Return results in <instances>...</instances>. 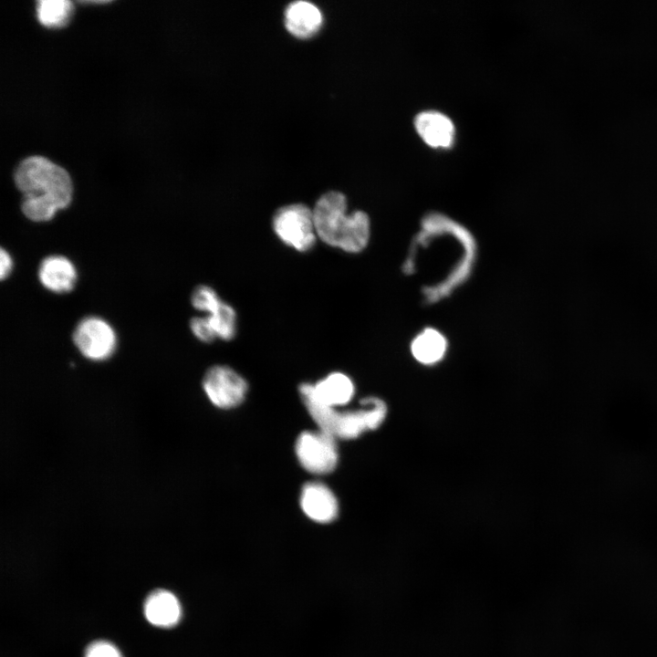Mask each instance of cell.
Segmentation results:
<instances>
[{
	"label": "cell",
	"instance_id": "obj_13",
	"mask_svg": "<svg viewBox=\"0 0 657 657\" xmlns=\"http://www.w3.org/2000/svg\"><path fill=\"white\" fill-rule=\"evenodd\" d=\"M322 14L312 3L296 1L291 3L285 12L287 29L297 37L313 36L321 26Z\"/></svg>",
	"mask_w": 657,
	"mask_h": 657
},
{
	"label": "cell",
	"instance_id": "obj_9",
	"mask_svg": "<svg viewBox=\"0 0 657 657\" xmlns=\"http://www.w3.org/2000/svg\"><path fill=\"white\" fill-rule=\"evenodd\" d=\"M303 512L318 523H329L338 515V502L331 490L322 483L306 484L300 495Z\"/></svg>",
	"mask_w": 657,
	"mask_h": 657
},
{
	"label": "cell",
	"instance_id": "obj_21",
	"mask_svg": "<svg viewBox=\"0 0 657 657\" xmlns=\"http://www.w3.org/2000/svg\"><path fill=\"white\" fill-rule=\"evenodd\" d=\"M0 262H1V269H0V276L1 278H5L9 273L12 270L13 267V261L8 254L7 251H5L4 248H1V254H0Z\"/></svg>",
	"mask_w": 657,
	"mask_h": 657
},
{
	"label": "cell",
	"instance_id": "obj_8",
	"mask_svg": "<svg viewBox=\"0 0 657 657\" xmlns=\"http://www.w3.org/2000/svg\"><path fill=\"white\" fill-rule=\"evenodd\" d=\"M299 392L300 396L308 397L318 404L334 408L350 401L354 394V385L347 375L334 372L316 384H301Z\"/></svg>",
	"mask_w": 657,
	"mask_h": 657
},
{
	"label": "cell",
	"instance_id": "obj_17",
	"mask_svg": "<svg viewBox=\"0 0 657 657\" xmlns=\"http://www.w3.org/2000/svg\"><path fill=\"white\" fill-rule=\"evenodd\" d=\"M216 337L230 340L235 335L236 315L234 308L222 302L218 308L207 316Z\"/></svg>",
	"mask_w": 657,
	"mask_h": 657
},
{
	"label": "cell",
	"instance_id": "obj_5",
	"mask_svg": "<svg viewBox=\"0 0 657 657\" xmlns=\"http://www.w3.org/2000/svg\"><path fill=\"white\" fill-rule=\"evenodd\" d=\"M73 341L84 357L96 361L110 358L117 346L113 328L98 317L80 320L73 332Z\"/></svg>",
	"mask_w": 657,
	"mask_h": 657
},
{
	"label": "cell",
	"instance_id": "obj_11",
	"mask_svg": "<svg viewBox=\"0 0 657 657\" xmlns=\"http://www.w3.org/2000/svg\"><path fill=\"white\" fill-rule=\"evenodd\" d=\"M143 611L147 620L154 626L171 628L182 618V606L169 590L157 589L146 598Z\"/></svg>",
	"mask_w": 657,
	"mask_h": 657
},
{
	"label": "cell",
	"instance_id": "obj_7",
	"mask_svg": "<svg viewBox=\"0 0 657 657\" xmlns=\"http://www.w3.org/2000/svg\"><path fill=\"white\" fill-rule=\"evenodd\" d=\"M347 199L339 192L323 194L312 211L317 235L327 245L337 247L339 233L347 217Z\"/></svg>",
	"mask_w": 657,
	"mask_h": 657
},
{
	"label": "cell",
	"instance_id": "obj_18",
	"mask_svg": "<svg viewBox=\"0 0 657 657\" xmlns=\"http://www.w3.org/2000/svg\"><path fill=\"white\" fill-rule=\"evenodd\" d=\"M222 302L215 291L207 286L196 287L192 295L194 308L207 312L208 315L214 312Z\"/></svg>",
	"mask_w": 657,
	"mask_h": 657
},
{
	"label": "cell",
	"instance_id": "obj_15",
	"mask_svg": "<svg viewBox=\"0 0 657 657\" xmlns=\"http://www.w3.org/2000/svg\"><path fill=\"white\" fill-rule=\"evenodd\" d=\"M446 347V339L439 331L426 328L416 336L411 349L413 357L419 362L433 364L443 359Z\"/></svg>",
	"mask_w": 657,
	"mask_h": 657
},
{
	"label": "cell",
	"instance_id": "obj_1",
	"mask_svg": "<svg viewBox=\"0 0 657 657\" xmlns=\"http://www.w3.org/2000/svg\"><path fill=\"white\" fill-rule=\"evenodd\" d=\"M15 182L23 193L22 211L30 220L45 222L66 208L72 197L68 173L42 156L22 161L15 172Z\"/></svg>",
	"mask_w": 657,
	"mask_h": 657
},
{
	"label": "cell",
	"instance_id": "obj_3",
	"mask_svg": "<svg viewBox=\"0 0 657 657\" xmlns=\"http://www.w3.org/2000/svg\"><path fill=\"white\" fill-rule=\"evenodd\" d=\"M273 228L279 239L299 252L311 249L316 242L313 213L303 203L278 209L273 217Z\"/></svg>",
	"mask_w": 657,
	"mask_h": 657
},
{
	"label": "cell",
	"instance_id": "obj_20",
	"mask_svg": "<svg viewBox=\"0 0 657 657\" xmlns=\"http://www.w3.org/2000/svg\"><path fill=\"white\" fill-rule=\"evenodd\" d=\"M190 327L193 335L203 342H211L216 338L207 317L192 318Z\"/></svg>",
	"mask_w": 657,
	"mask_h": 657
},
{
	"label": "cell",
	"instance_id": "obj_19",
	"mask_svg": "<svg viewBox=\"0 0 657 657\" xmlns=\"http://www.w3.org/2000/svg\"><path fill=\"white\" fill-rule=\"evenodd\" d=\"M84 657H122V655L113 643L96 641L87 647Z\"/></svg>",
	"mask_w": 657,
	"mask_h": 657
},
{
	"label": "cell",
	"instance_id": "obj_10",
	"mask_svg": "<svg viewBox=\"0 0 657 657\" xmlns=\"http://www.w3.org/2000/svg\"><path fill=\"white\" fill-rule=\"evenodd\" d=\"M417 132L430 146L450 147L454 140V125L445 114L436 110L420 112L414 120Z\"/></svg>",
	"mask_w": 657,
	"mask_h": 657
},
{
	"label": "cell",
	"instance_id": "obj_16",
	"mask_svg": "<svg viewBox=\"0 0 657 657\" xmlns=\"http://www.w3.org/2000/svg\"><path fill=\"white\" fill-rule=\"evenodd\" d=\"M72 13V3L68 0H40L36 14L39 22L47 27L65 26Z\"/></svg>",
	"mask_w": 657,
	"mask_h": 657
},
{
	"label": "cell",
	"instance_id": "obj_14",
	"mask_svg": "<svg viewBox=\"0 0 657 657\" xmlns=\"http://www.w3.org/2000/svg\"><path fill=\"white\" fill-rule=\"evenodd\" d=\"M370 219L366 213L355 211L348 214L339 235L337 247L349 252L363 250L370 239Z\"/></svg>",
	"mask_w": 657,
	"mask_h": 657
},
{
	"label": "cell",
	"instance_id": "obj_6",
	"mask_svg": "<svg viewBox=\"0 0 657 657\" xmlns=\"http://www.w3.org/2000/svg\"><path fill=\"white\" fill-rule=\"evenodd\" d=\"M203 390L213 404L229 409L245 399L247 383L243 377L226 366L210 368L203 381Z\"/></svg>",
	"mask_w": 657,
	"mask_h": 657
},
{
	"label": "cell",
	"instance_id": "obj_2",
	"mask_svg": "<svg viewBox=\"0 0 657 657\" xmlns=\"http://www.w3.org/2000/svg\"><path fill=\"white\" fill-rule=\"evenodd\" d=\"M301 399L320 430L334 438H356L367 430L378 428L386 415L383 402L372 397L361 402L366 408L355 412H338L308 397L301 396Z\"/></svg>",
	"mask_w": 657,
	"mask_h": 657
},
{
	"label": "cell",
	"instance_id": "obj_4",
	"mask_svg": "<svg viewBox=\"0 0 657 657\" xmlns=\"http://www.w3.org/2000/svg\"><path fill=\"white\" fill-rule=\"evenodd\" d=\"M296 454L300 464L312 474L330 473L338 462L335 438L321 430L302 433L296 443Z\"/></svg>",
	"mask_w": 657,
	"mask_h": 657
},
{
	"label": "cell",
	"instance_id": "obj_12",
	"mask_svg": "<svg viewBox=\"0 0 657 657\" xmlns=\"http://www.w3.org/2000/svg\"><path fill=\"white\" fill-rule=\"evenodd\" d=\"M38 278L44 287L55 293L72 290L77 280V271L67 257L50 256L46 257L38 268Z\"/></svg>",
	"mask_w": 657,
	"mask_h": 657
}]
</instances>
